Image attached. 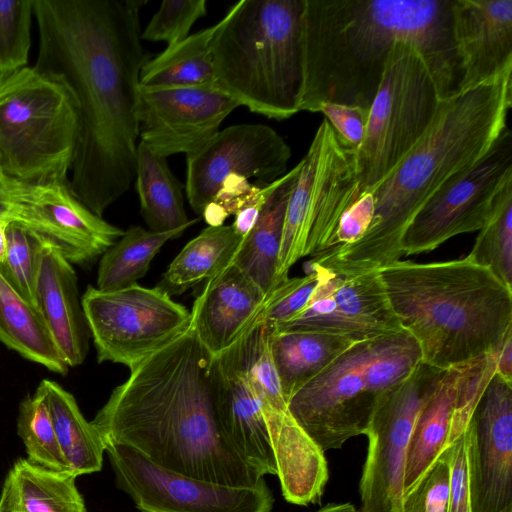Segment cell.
<instances>
[{
    "label": "cell",
    "instance_id": "obj_1",
    "mask_svg": "<svg viewBox=\"0 0 512 512\" xmlns=\"http://www.w3.org/2000/svg\"><path fill=\"white\" fill-rule=\"evenodd\" d=\"M144 0H33L39 72L64 83L79 111L70 189L99 217L135 179Z\"/></svg>",
    "mask_w": 512,
    "mask_h": 512
},
{
    "label": "cell",
    "instance_id": "obj_2",
    "mask_svg": "<svg viewBox=\"0 0 512 512\" xmlns=\"http://www.w3.org/2000/svg\"><path fill=\"white\" fill-rule=\"evenodd\" d=\"M210 366L190 327L131 369L91 423L104 444L130 447L167 470L227 486L262 484L222 432Z\"/></svg>",
    "mask_w": 512,
    "mask_h": 512
},
{
    "label": "cell",
    "instance_id": "obj_3",
    "mask_svg": "<svg viewBox=\"0 0 512 512\" xmlns=\"http://www.w3.org/2000/svg\"><path fill=\"white\" fill-rule=\"evenodd\" d=\"M453 0H304L300 111L324 103L369 110L398 42L419 48L441 99L456 92Z\"/></svg>",
    "mask_w": 512,
    "mask_h": 512
},
{
    "label": "cell",
    "instance_id": "obj_4",
    "mask_svg": "<svg viewBox=\"0 0 512 512\" xmlns=\"http://www.w3.org/2000/svg\"><path fill=\"white\" fill-rule=\"evenodd\" d=\"M512 70L442 99L429 128L372 191L373 218L365 233L311 261L343 276L380 271L404 255V233L425 203L478 164L507 126Z\"/></svg>",
    "mask_w": 512,
    "mask_h": 512
},
{
    "label": "cell",
    "instance_id": "obj_5",
    "mask_svg": "<svg viewBox=\"0 0 512 512\" xmlns=\"http://www.w3.org/2000/svg\"><path fill=\"white\" fill-rule=\"evenodd\" d=\"M379 272L401 327L428 365L447 370L493 353L512 329V288L467 256L399 260Z\"/></svg>",
    "mask_w": 512,
    "mask_h": 512
},
{
    "label": "cell",
    "instance_id": "obj_6",
    "mask_svg": "<svg viewBox=\"0 0 512 512\" xmlns=\"http://www.w3.org/2000/svg\"><path fill=\"white\" fill-rule=\"evenodd\" d=\"M304 0H242L212 39L215 87L251 112L283 120L300 112Z\"/></svg>",
    "mask_w": 512,
    "mask_h": 512
},
{
    "label": "cell",
    "instance_id": "obj_7",
    "mask_svg": "<svg viewBox=\"0 0 512 512\" xmlns=\"http://www.w3.org/2000/svg\"><path fill=\"white\" fill-rule=\"evenodd\" d=\"M79 141L71 90L34 67L0 74V171L31 184H68Z\"/></svg>",
    "mask_w": 512,
    "mask_h": 512
},
{
    "label": "cell",
    "instance_id": "obj_8",
    "mask_svg": "<svg viewBox=\"0 0 512 512\" xmlns=\"http://www.w3.org/2000/svg\"><path fill=\"white\" fill-rule=\"evenodd\" d=\"M441 100L419 48L396 43L369 109L363 140L355 149L359 198L384 180L416 145Z\"/></svg>",
    "mask_w": 512,
    "mask_h": 512
},
{
    "label": "cell",
    "instance_id": "obj_9",
    "mask_svg": "<svg viewBox=\"0 0 512 512\" xmlns=\"http://www.w3.org/2000/svg\"><path fill=\"white\" fill-rule=\"evenodd\" d=\"M299 165L284 216L277 285L300 258L332 247L341 216L359 199L355 149L339 143L326 119Z\"/></svg>",
    "mask_w": 512,
    "mask_h": 512
},
{
    "label": "cell",
    "instance_id": "obj_10",
    "mask_svg": "<svg viewBox=\"0 0 512 512\" xmlns=\"http://www.w3.org/2000/svg\"><path fill=\"white\" fill-rule=\"evenodd\" d=\"M81 304L99 363L133 369L184 334L191 312L159 287L103 291L88 286Z\"/></svg>",
    "mask_w": 512,
    "mask_h": 512
},
{
    "label": "cell",
    "instance_id": "obj_11",
    "mask_svg": "<svg viewBox=\"0 0 512 512\" xmlns=\"http://www.w3.org/2000/svg\"><path fill=\"white\" fill-rule=\"evenodd\" d=\"M446 370L420 362L376 401L366 431L358 512H400L404 471L415 421Z\"/></svg>",
    "mask_w": 512,
    "mask_h": 512
},
{
    "label": "cell",
    "instance_id": "obj_12",
    "mask_svg": "<svg viewBox=\"0 0 512 512\" xmlns=\"http://www.w3.org/2000/svg\"><path fill=\"white\" fill-rule=\"evenodd\" d=\"M118 489L140 512H271L267 483L227 486L195 479L153 463L134 449L105 443Z\"/></svg>",
    "mask_w": 512,
    "mask_h": 512
},
{
    "label": "cell",
    "instance_id": "obj_13",
    "mask_svg": "<svg viewBox=\"0 0 512 512\" xmlns=\"http://www.w3.org/2000/svg\"><path fill=\"white\" fill-rule=\"evenodd\" d=\"M510 184L512 135L507 127L478 164L418 211L402 239L404 255L429 252L456 235L479 231Z\"/></svg>",
    "mask_w": 512,
    "mask_h": 512
},
{
    "label": "cell",
    "instance_id": "obj_14",
    "mask_svg": "<svg viewBox=\"0 0 512 512\" xmlns=\"http://www.w3.org/2000/svg\"><path fill=\"white\" fill-rule=\"evenodd\" d=\"M0 193L17 221L71 264L87 266L101 257L123 234L81 203L68 184H31L0 171Z\"/></svg>",
    "mask_w": 512,
    "mask_h": 512
},
{
    "label": "cell",
    "instance_id": "obj_15",
    "mask_svg": "<svg viewBox=\"0 0 512 512\" xmlns=\"http://www.w3.org/2000/svg\"><path fill=\"white\" fill-rule=\"evenodd\" d=\"M367 340L357 342L287 400L290 413L325 453L364 435L377 398L367 389Z\"/></svg>",
    "mask_w": 512,
    "mask_h": 512
},
{
    "label": "cell",
    "instance_id": "obj_16",
    "mask_svg": "<svg viewBox=\"0 0 512 512\" xmlns=\"http://www.w3.org/2000/svg\"><path fill=\"white\" fill-rule=\"evenodd\" d=\"M318 267L319 282L306 306L272 331H310L357 343L402 328L379 271L343 276Z\"/></svg>",
    "mask_w": 512,
    "mask_h": 512
},
{
    "label": "cell",
    "instance_id": "obj_17",
    "mask_svg": "<svg viewBox=\"0 0 512 512\" xmlns=\"http://www.w3.org/2000/svg\"><path fill=\"white\" fill-rule=\"evenodd\" d=\"M290 157L289 145L267 125L237 124L219 130L201 149L186 155L189 204L201 215L229 176L268 185L287 173Z\"/></svg>",
    "mask_w": 512,
    "mask_h": 512
},
{
    "label": "cell",
    "instance_id": "obj_18",
    "mask_svg": "<svg viewBox=\"0 0 512 512\" xmlns=\"http://www.w3.org/2000/svg\"><path fill=\"white\" fill-rule=\"evenodd\" d=\"M240 105L215 87L139 85V137L160 157L192 154L220 130L223 120Z\"/></svg>",
    "mask_w": 512,
    "mask_h": 512
},
{
    "label": "cell",
    "instance_id": "obj_19",
    "mask_svg": "<svg viewBox=\"0 0 512 512\" xmlns=\"http://www.w3.org/2000/svg\"><path fill=\"white\" fill-rule=\"evenodd\" d=\"M472 512H512V382L495 373L468 425Z\"/></svg>",
    "mask_w": 512,
    "mask_h": 512
},
{
    "label": "cell",
    "instance_id": "obj_20",
    "mask_svg": "<svg viewBox=\"0 0 512 512\" xmlns=\"http://www.w3.org/2000/svg\"><path fill=\"white\" fill-rule=\"evenodd\" d=\"M210 378L218 421L228 442L262 476L277 475L261 402L249 375L246 332L228 349L211 357Z\"/></svg>",
    "mask_w": 512,
    "mask_h": 512
},
{
    "label": "cell",
    "instance_id": "obj_21",
    "mask_svg": "<svg viewBox=\"0 0 512 512\" xmlns=\"http://www.w3.org/2000/svg\"><path fill=\"white\" fill-rule=\"evenodd\" d=\"M451 36L456 92L512 70V0H453Z\"/></svg>",
    "mask_w": 512,
    "mask_h": 512
},
{
    "label": "cell",
    "instance_id": "obj_22",
    "mask_svg": "<svg viewBox=\"0 0 512 512\" xmlns=\"http://www.w3.org/2000/svg\"><path fill=\"white\" fill-rule=\"evenodd\" d=\"M264 292L232 262L206 281L191 309V329L211 357L235 342L258 319Z\"/></svg>",
    "mask_w": 512,
    "mask_h": 512
},
{
    "label": "cell",
    "instance_id": "obj_23",
    "mask_svg": "<svg viewBox=\"0 0 512 512\" xmlns=\"http://www.w3.org/2000/svg\"><path fill=\"white\" fill-rule=\"evenodd\" d=\"M37 306L67 365H81L91 337L79 296L72 264L55 248L45 244L37 283Z\"/></svg>",
    "mask_w": 512,
    "mask_h": 512
},
{
    "label": "cell",
    "instance_id": "obj_24",
    "mask_svg": "<svg viewBox=\"0 0 512 512\" xmlns=\"http://www.w3.org/2000/svg\"><path fill=\"white\" fill-rule=\"evenodd\" d=\"M488 355L448 368L435 392L422 407L408 446L404 492L418 481L441 453L458 403Z\"/></svg>",
    "mask_w": 512,
    "mask_h": 512
},
{
    "label": "cell",
    "instance_id": "obj_25",
    "mask_svg": "<svg viewBox=\"0 0 512 512\" xmlns=\"http://www.w3.org/2000/svg\"><path fill=\"white\" fill-rule=\"evenodd\" d=\"M76 478L18 458L5 476L0 512H87Z\"/></svg>",
    "mask_w": 512,
    "mask_h": 512
},
{
    "label": "cell",
    "instance_id": "obj_26",
    "mask_svg": "<svg viewBox=\"0 0 512 512\" xmlns=\"http://www.w3.org/2000/svg\"><path fill=\"white\" fill-rule=\"evenodd\" d=\"M299 163L287 172L269 197L259 218L243 238L233 260L267 296L276 286V273L287 202L299 172Z\"/></svg>",
    "mask_w": 512,
    "mask_h": 512
},
{
    "label": "cell",
    "instance_id": "obj_27",
    "mask_svg": "<svg viewBox=\"0 0 512 512\" xmlns=\"http://www.w3.org/2000/svg\"><path fill=\"white\" fill-rule=\"evenodd\" d=\"M50 412L60 449L75 477L102 469L105 445L80 411L74 396L55 381L42 380L35 391Z\"/></svg>",
    "mask_w": 512,
    "mask_h": 512
},
{
    "label": "cell",
    "instance_id": "obj_28",
    "mask_svg": "<svg viewBox=\"0 0 512 512\" xmlns=\"http://www.w3.org/2000/svg\"><path fill=\"white\" fill-rule=\"evenodd\" d=\"M0 342L50 371L66 375L69 366L40 311L0 273Z\"/></svg>",
    "mask_w": 512,
    "mask_h": 512
},
{
    "label": "cell",
    "instance_id": "obj_29",
    "mask_svg": "<svg viewBox=\"0 0 512 512\" xmlns=\"http://www.w3.org/2000/svg\"><path fill=\"white\" fill-rule=\"evenodd\" d=\"M269 343L286 400L355 344L330 334L272 330Z\"/></svg>",
    "mask_w": 512,
    "mask_h": 512
},
{
    "label": "cell",
    "instance_id": "obj_30",
    "mask_svg": "<svg viewBox=\"0 0 512 512\" xmlns=\"http://www.w3.org/2000/svg\"><path fill=\"white\" fill-rule=\"evenodd\" d=\"M135 186L140 212L148 230L168 232L188 228L198 219H188L184 207V186L170 170L166 158L152 153L139 141Z\"/></svg>",
    "mask_w": 512,
    "mask_h": 512
},
{
    "label": "cell",
    "instance_id": "obj_31",
    "mask_svg": "<svg viewBox=\"0 0 512 512\" xmlns=\"http://www.w3.org/2000/svg\"><path fill=\"white\" fill-rule=\"evenodd\" d=\"M243 238L231 225L206 227L174 258L157 287L172 296L208 281L232 262Z\"/></svg>",
    "mask_w": 512,
    "mask_h": 512
},
{
    "label": "cell",
    "instance_id": "obj_32",
    "mask_svg": "<svg viewBox=\"0 0 512 512\" xmlns=\"http://www.w3.org/2000/svg\"><path fill=\"white\" fill-rule=\"evenodd\" d=\"M216 29L217 23L149 58L142 66L139 85L150 88L215 87L211 45Z\"/></svg>",
    "mask_w": 512,
    "mask_h": 512
},
{
    "label": "cell",
    "instance_id": "obj_33",
    "mask_svg": "<svg viewBox=\"0 0 512 512\" xmlns=\"http://www.w3.org/2000/svg\"><path fill=\"white\" fill-rule=\"evenodd\" d=\"M185 230L153 232L141 226H130L101 256L96 288L111 291L137 284L161 247Z\"/></svg>",
    "mask_w": 512,
    "mask_h": 512
},
{
    "label": "cell",
    "instance_id": "obj_34",
    "mask_svg": "<svg viewBox=\"0 0 512 512\" xmlns=\"http://www.w3.org/2000/svg\"><path fill=\"white\" fill-rule=\"evenodd\" d=\"M17 434L30 462L49 470L70 473L48 407L36 392L26 395L19 404Z\"/></svg>",
    "mask_w": 512,
    "mask_h": 512
},
{
    "label": "cell",
    "instance_id": "obj_35",
    "mask_svg": "<svg viewBox=\"0 0 512 512\" xmlns=\"http://www.w3.org/2000/svg\"><path fill=\"white\" fill-rule=\"evenodd\" d=\"M467 257L512 288V184L501 193Z\"/></svg>",
    "mask_w": 512,
    "mask_h": 512
},
{
    "label": "cell",
    "instance_id": "obj_36",
    "mask_svg": "<svg viewBox=\"0 0 512 512\" xmlns=\"http://www.w3.org/2000/svg\"><path fill=\"white\" fill-rule=\"evenodd\" d=\"M6 237L7 250L4 261L0 263V273L26 301L38 309L36 283L45 243L17 221L9 223Z\"/></svg>",
    "mask_w": 512,
    "mask_h": 512
},
{
    "label": "cell",
    "instance_id": "obj_37",
    "mask_svg": "<svg viewBox=\"0 0 512 512\" xmlns=\"http://www.w3.org/2000/svg\"><path fill=\"white\" fill-rule=\"evenodd\" d=\"M33 0H0V74L27 67Z\"/></svg>",
    "mask_w": 512,
    "mask_h": 512
},
{
    "label": "cell",
    "instance_id": "obj_38",
    "mask_svg": "<svg viewBox=\"0 0 512 512\" xmlns=\"http://www.w3.org/2000/svg\"><path fill=\"white\" fill-rule=\"evenodd\" d=\"M451 449L438 455L406 492L400 512H447L450 496Z\"/></svg>",
    "mask_w": 512,
    "mask_h": 512
},
{
    "label": "cell",
    "instance_id": "obj_39",
    "mask_svg": "<svg viewBox=\"0 0 512 512\" xmlns=\"http://www.w3.org/2000/svg\"><path fill=\"white\" fill-rule=\"evenodd\" d=\"M207 14L206 0H166L141 31V40L163 41L167 46L189 36L194 23Z\"/></svg>",
    "mask_w": 512,
    "mask_h": 512
},
{
    "label": "cell",
    "instance_id": "obj_40",
    "mask_svg": "<svg viewBox=\"0 0 512 512\" xmlns=\"http://www.w3.org/2000/svg\"><path fill=\"white\" fill-rule=\"evenodd\" d=\"M319 276L318 265L310 261L309 270L304 276L285 279L267 295L261 319L271 329L291 319L308 303Z\"/></svg>",
    "mask_w": 512,
    "mask_h": 512
},
{
    "label": "cell",
    "instance_id": "obj_41",
    "mask_svg": "<svg viewBox=\"0 0 512 512\" xmlns=\"http://www.w3.org/2000/svg\"><path fill=\"white\" fill-rule=\"evenodd\" d=\"M318 112L325 115L343 147L357 149L365 134L369 110L358 106L324 103Z\"/></svg>",
    "mask_w": 512,
    "mask_h": 512
},
{
    "label": "cell",
    "instance_id": "obj_42",
    "mask_svg": "<svg viewBox=\"0 0 512 512\" xmlns=\"http://www.w3.org/2000/svg\"><path fill=\"white\" fill-rule=\"evenodd\" d=\"M468 443L467 427L450 448L451 478L447 512H472L469 489Z\"/></svg>",
    "mask_w": 512,
    "mask_h": 512
},
{
    "label": "cell",
    "instance_id": "obj_43",
    "mask_svg": "<svg viewBox=\"0 0 512 512\" xmlns=\"http://www.w3.org/2000/svg\"><path fill=\"white\" fill-rule=\"evenodd\" d=\"M373 213L372 193L362 194L341 216L332 246L351 243L359 239L370 225Z\"/></svg>",
    "mask_w": 512,
    "mask_h": 512
},
{
    "label": "cell",
    "instance_id": "obj_44",
    "mask_svg": "<svg viewBox=\"0 0 512 512\" xmlns=\"http://www.w3.org/2000/svg\"><path fill=\"white\" fill-rule=\"evenodd\" d=\"M283 177L284 175L265 186L255 185L254 190L251 192L244 205L234 215V221L231 224L233 229L240 236L245 237L253 228L264 205L276 188L281 184Z\"/></svg>",
    "mask_w": 512,
    "mask_h": 512
},
{
    "label": "cell",
    "instance_id": "obj_45",
    "mask_svg": "<svg viewBox=\"0 0 512 512\" xmlns=\"http://www.w3.org/2000/svg\"><path fill=\"white\" fill-rule=\"evenodd\" d=\"M496 373L512 382V329L507 332L496 352Z\"/></svg>",
    "mask_w": 512,
    "mask_h": 512
},
{
    "label": "cell",
    "instance_id": "obj_46",
    "mask_svg": "<svg viewBox=\"0 0 512 512\" xmlns=\"http://www.w3.org/2000/svg\"><path fill=\"white\" fill-rule=\"evenodd\" d=\"M315 512H358L351 503H329Z\"/></svg>",
    "mask_w": 512,
    "mask_h": 512
},
{
    "label": "cell",
    "instance_id": "obj_47",
    "mask_svg": "<svg viewBox=\"0 0 512 512\" xmlns=\"http://www.w3.org/2000/svg\"><path fill=\"white\" fill-rule=\"evenodd\" d=\"M11 220L0 218V263H2L6 256L7 250V237L6 231Z\"/></svg>",
    "mask_w": 512,
    "mask_h": 512
},
{
    "label": "cell",
    "instance_id": "obj_48",
    "mask_svg": "<svg viewBox=\"0 0 512 512\" xmlns=\"http://www.w3.org/2000/svg\"><path fill=\"white\" fill-rule=\"evenodd\" d=\"M10 207L4 196L0 193V218L10 219Z\"/></svg>",
    "mask_w": 512,
    "mask_h": 512
}]
</instances>
